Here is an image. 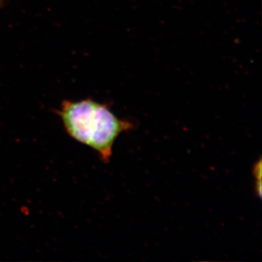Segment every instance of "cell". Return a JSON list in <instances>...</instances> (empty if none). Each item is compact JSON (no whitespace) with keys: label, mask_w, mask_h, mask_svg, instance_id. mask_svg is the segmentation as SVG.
Segmentation results:
<instances>
[{"label":"cell","mask_w":262,"mask_h":262,"mask_svg":"<svg viewBox=\"0 0 262 262\" xmlns=\"http://www.w3.org/2000/svg\"><path fill=\"white\" fill-rule=\"evenodd\" d=\"M58 115L67 134L92 148L105 163L111 159L118 136L134 127L130 122L115 116L106 105L91 99L64 101Z\"/></svg>","instance_id":"1"},{"label":"cell","mask_w":262,"mask_h":262,"mask_svg":"<svg viewBox=\"0 0 262 262\" xmlns=\"http://www.w3.org/2000/svg\"><path fill=\"white\" fill-rule=\"evenodd\" d=\"M2 0H0V3H1Z\"/></svg>","instance_id":"2"}]
</instances>
